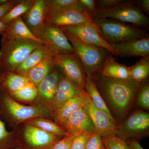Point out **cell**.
Returning <instances> with one entry per match:
<instances>
[{
  "mask_svg": "<svg viewBox=\"0 0 149 149\" xmlns=\"http://www.w3.org/2000/svg\"><path fill=\"white\" fill-rule=\"evenodd\" d=\"M141 82L130 78L117 79L104 77L102 85L107 97L112 106L120 116H123L129 109Z\"/></svg>",
  "mask_w": 149,
  "mask_h": 149,
  "instance_id": "6da1fadb",
  "label": "cell"
},
{
  "mask_svg": "<svg viewBox=\"0 0 149 149\" xmlns=\"http://www.w3.org/2000/svg\"><path fill=\"white\" fill-rule=\"evenodd\" d=\"M42 44L29 39H13L1 41L0 69L15 72L32 51Z\"/></svg>",
  "mask_w": 149,
  "mask_h": 149,
  "instance_id": "7a4b0ae2",
  "label": "cell"
},
{
  "mask_svg": "<svg viewBox=\"0 0 149 149\" xmlns=\"http://www.w3.org/2000/svg\"><path fill=\"white\" fill-rule=\"evenodd\" d=\"M102 37L110 45L126 42L147 37L144 31L136 27L109 19L94 18Z\"/></svg>",
  "mask_w": 149,
  "mask_h": 149,
  "instance_id": "3957f363",
  "label": "cell"
},
{
  "mask_svg": "<svg viewBox=\"0 0 149 149\" xmlns=\"http://www.w3.org/2000/svg\"><path fill=\"white\" fill-rule=\"evenodd\" d=\"M64 32L73 48L74 54L82 62L88 77L91 78L93 74L101 70L108 51L86 44L73 35Z\"/></svg>",
  "mask_w": 149,
  "mask_h": 149,
  "instance_id": "277c9868",
  "label": "cell"
},
{
  "mask_svg": "<svg viewBox=\"0 0 149 149\" xmlns=\"http://www.w3.org/2000/svg\"><path fill=\"white\" fill-rule=\"evenodd\" d=\"M93 17L109 19L143 27H148L149 25L148 17L143 11L127 2L112 8L97 10L93 14Z\"/></svg>",
  "mask_w": 149,
  "mask_h": 149,
  "instance_id": "5b68a950",
  "label": "cell"
},
{
  "mask_svg": "<svg viewBox=\"0 0 149 149\" xmlns=\"http://www.w3.org/2000/svg\"><path fill=\"white\" fill-rule=\"evenodd\" d=\"M1 90L0 105L3 111L19 121L42 118L52 114L50 107L45 105L28 106L19 103L8 93Z\"/></svg>",
  "mask_w": 149,
  "mask_h": 149,
  "instance_id": "8992f818",
  "label": "cell"
},
{
  "mask_svg": "<svg viewBox=\"0 0 149 149\" xmlns=\"http://www.w3.org/2000/svg\"><path fill=\"white\" fill-rule=\"evenodd\" d=\"M59 28L64 32L73 35L86 44L103 48L113 55L118 56L115 49L102 37L94 22L90 24L70 25Z\"/></svg>",
  "mask_w": 149,
  "mask_h": 149,
  "instance_id": "52a82bcc",
  "label": "cell"
},
{
  "mask_svg": "<svg viewBox=\"0 0 149 149\" xmlns=\"http://www.w3.org/2000/svg\"><path fill=\"white\" fill-rule=\"evenodd\" d=\"M92 15L74 10H61L46 13L45 23L57 27L90 24L94 22Z\"/></svg>",
  "mask_w": 149,
  "mask_h": 149,
  "instance_id": "ba28073f",
  "label": "cell"
},
{
  "mask_svg": "<svg viewBox=\"0 0 149 149\" xmlns=\"http://www.w3.org/2000/svg\"><path fill=\"white\" fill-rule=\"evenodd\" d=\"M84 96V107L92 120L95 132L102 137H108L115 134L117 126L115 120H112L104 112L94 105L85 91Z\"/></svg>",
  "mask_w": 149,
  "mask_h": 149,
  "instance_id": "9c48e42d",
  "label": "cell"
},
{
  "mask_svg": "<svg viewBox=\"0 0 149 149\" xmlns=\"http://www.w3.org/2000/svg\"><path fill=\"white\" fill-rule=\"evenodd\" d=\"M149 127V115L143 111L131 115L119 127L115 135L124 139L138 137L148 130Z\"/></svg>",
  "mask_w": 149,
  "mask_h": 149,
  "instance_id": "30bf717a",
  "label": "cell"
},
{
  "mask_svg": "<svg viewBox=\"0 0 149 149\" xmlns=\"http://www.w3.org/2000/svg\"><path fill=\"white\" fill-rule=\"evenodd\" d=\"M41 40L50 46L56 54H74V49L62 29L45 24Z\"/></svg>",
  "mask_w": 149,
  "mask_h": 149,
  "instance_id": "8fae6325",
  "label": "cell"
},
{
  "mask_svg": "<svg viewBox=\"0 0 149 149\" xmlns=\"http://www.w3.org/2000/svg\"><path fill=\"white\" fill-rule=\"evenodd\" d=\"M54 59L56 66L62 70L66 77L82 89L85 88L83 72L75 54H56Z\"/></svg>",
  "mask_w": 149,
  "mask_h": 149,
  "instance_id": "7c38bea8",
  "label": "cell"
},
{
  "mask_svg": "<svg viewBox=\"0 0 149 149\" xmlns=\"http://www.w3.org/2000/svg\"><path fill=\"white\" fill-rule=\"evenodd\" d=\"M70 135L91 136L95 132L90 116L83 106L73 113L63 124Z\"/></svg>",
  "mask_w": 149,
  "mask_h": 149,
  "instance_id": "4fadbf2b",
  "label": "cell"
},
{
  "mask_svg": "<svg viewBox=\"0 0 149 149\" xmlns=\"http://www.w3.org/2000/svg\"><path fill=\"white\" fill-rule=\"evenodd\" d=\"M46 13L45 0H35L31 8L25 14V24L32 34L40 40L45 26Z\"/></svg>",
  "mask_w": 149,
  "mask_h": 149,
  "instance_id": "5bb4252c",
  "label": "cell"
},
{
  "mask_svg": "<svg viewBox=\"0 0 149 149\" xmlns=\"http://www.w3.org/2000/svg\"><path fill=\"white\" fill-rule=\"evenodd\" d=\"M83 90L75 83L65 76L59 82L57 90L51 109L54 112L58 110L68 101L79 95Z\"/></svg>",
  "mask_w": 149,
  "mask_h": 149,
  "instance_id": "9a60e30c",
  "label": "cell"
},
{
  "mask_svg": "<svg viewBox=\"0 0 149 149\" xmlns=\"http://www.w3.org/2000/svg\"><path fill=\"white\" fill-rule=\"evenodd\" d=\"M112 47L120 56H141L148 58L149 39L146 37L126 42L112 44Z\"/></svg>",
  "mask_w": 149,
  "mask_h": 149,
  "instance_id": "2e32d148",
  "label": "cell"
},
{
  "mask_svg": "<svg viewBox=\"0 0 149 149\" xmlns=\"http://www.w3.org/2000/svg\"><path fill=\"white\" fill-rule=\"evenodd\" d=\"M56 54L54 50L46 44H42L38 47L27 57L15 72L25 76L27 72L31 68L40 63L48 57Z\"/></svg>",
  "mask_w": 149,
  "mask_h": 149,
  "instance_id": "e0dca14e",
  "label": "cell"
},
{
  "mask_svg": "<svg viewBox=\"0 0 149 149\" xmlns=\"http://www.w3.org/2000/svg\"><path fill=\"white\" fill-rule=\"evenodd\" d=\"M1 41L13 39H29L45 44L35 37L27 27L21 17H19L8 24L3 32Z\"/></svg>",
  "mask_w": 149,
  "mask_h": 149,
  "instance_id": "ac0fdd59",
  "label": "cell"
},
{
  "mask_svg": "<svg viewBox=\"0 0 149 149\" xmlns=\"http://www.w3.org/2000/svg\"><path fill=\"white\" fill-rule=\"evenodd\" d=\"M24 139L33 146L42 147L51 146L58 141V136L48 133L40 128L29 125L25 127Z\"/></svg>",
  "mask_w": 149,
  "mask_h": 149,
  "instance_id": "d6986e66",
  "label": "cell"
},
{
  "mask_svg": "<svg viewBox=\"0 0 149 149\" xmlns=\"http://www.w3.org/2000/svg\"><path fill=\"white\" fill-rule=\"evenodd\" d=\"M85 92V90H83L80 94L68 101L54 112L55 119L57 122L63 125L71 115L84 106Z\"/></svg>",
  "mask_w": 149,
  "mask_h": 149,
  "instance_id": "ffe728a7",
  "label": "cell"
},
{
  "mask_svg": "<svg viewBox=\"0 0 149 149\" xmlns=\"http://www.w3.org/2000/svg\"><path fill=\"white\" fill-rule=\"evenodd\" d=\"M101 70L104 77L117 79L131 78L128 71V67L118 62L111 55L107 57Z\"/></svg>",
  "mask_w": 149,
  "mask_h": 149,
  "instance_id": "44dd1931",
  "label": "cell"
},
{
  "mask_svg": "<svg viewBox=\"0 0 149 149\" xmlns=\"http://www.w3.org/2000/svg\"><path fill=\"white\" fill-rule=\"evenodd\" d=\"M54 56L48 57L45 59L31 68L25 74V76L36 87L38 86L56 66Z\"/></svg>",
  "mask_w": 149,
  "mask_h": 149,
  "instance_id": "7402d4cb",
  "label": "cell"
},
{
  "mask_svg": "<svg viewBox=\"0 0 149 149\" xmlns=\"http://www.w3.org/2000/svg\"><path fill=\"white\" fill-rule=\"evenodd\" d=\"M59 82L58 74L50 72L37 87L38 95L47 101L52 102Z\"/></svg>",
  "mask_w": 149,
  "mask_h": 149,
  "instance_id": "603a6c76",
  "label": "cell"
},
{
  "mask_svg": "<svg viewBox=\"0 0 149 149\" xmlns=\"http://www.w3.org/2000/svg\"><path fill=\"white\" fill-rule=\"evenodd\" d=\"M85 89L86 92L90 97L91 100L98 109L103 111L112 119L115 120L114 118L107 107L101 95L99 93L95 84L91 80V78L88 77L85 82Z\"/></svg>",
  "mask_w": 149,
  "mask_h": 149,
  "instance_id": "cb8c5ba5",
  "label": "cell"
},
{
  "mask_svg": "<svg viewBox=\"0 0 149 149\" xmlns=\"http://www.w3.org/2000/svg\"><path fill=\"white\" fill-rule=\"evenodd\" d=\"M35 0L21 1L17 4L11 9L4 16L0 19L4 24L8 25L22 15L25 14L30 10Z\"/></svg>",
  "mask_w": 149,
  "mask_h": 149,
  "instance_id": "d4e9b609",
  "label": "cell"
},
{
  "mask_svg": "<svg viewBox=\"0 0 149 149\" xmlns=\"http://www.w3.org/2000/svg\"><path fill=\"white\" fill-rule=\"evenodd\" d=\"M45 1L47 12L61 10H74L87 13L80 0H45Z\"/></svg>",
  "mask_w": 149,
  "mask_h": 149,
  "instance_id": "484cf974",
  "label": "cell"
},
{
  "mask_svg": "<svg viewBox=\"0 0 149 149\" xmlns=\"http://www.w3.org/2000/svg\"><path fill=\"white\" fill-rule=\"evenodd\" d=\"M30 123L31 125L36 126L55 136L65 137L70 135L56 123L42 118H34L30 120Z\"/></svg>",
  "mask_w": 149,
  "mask_h": 149,
  "instance_id": "4316f807",
  "label": "cell"
},
{
  "mask_svg": "<svg viewBox=\"0 0 149 149\" xmlns=\"http://www.w3.org/2000/svg\"><path fill=\"white\" fill-rule=\"evenodd\" d=\"M128 71L131 78L141 83L149 75V57L142 58L132 66L128 67Z\"/></svg>",
  "mask_w": 149,
  "mask_h": 149,
  "instance_id": "83f0119b",
  "label": "cell"
},
{
  "mask_svg": "<svg viewBox=\"0 0 149 149\" xmlns=\"http://www.w3.org/2000/svg\"><path fill=\"white\" fill-rule=\"evenodd\" d=\"M37 95V87L30 82L23 88L10 95L22 101L31 102L36 98Z\"/></svg>",
  "mask_w": 149,
  "mask_h": 149,
  "instance_id": "f1b7e54d",
  "label": "cell"
},
{
  "mask_svg": "<svg viewBox=\"0 0 149 149\" xmlns=\"http://www.w3.org/2000/svg\"><path fill=\"white\" fill-rule=\"evenodd\" d=\"M102 140L105 148L107 149H130L125 139L115 134L102 137Z\"/></svg>",
  "mask_w": 149,
  "mask_h": 149,
  "instance_id": "f546056e",
  "label": "cell"
},
{
  "mask_svg": "<svg viewBox=\"0 0 149 149\" xmlns=\"http://www.w3.org/2000/svg\"><path fill=\"white\" fill-rule=\"evenodd\" d=\"M91 136L83 134L75 135L72 140L70 149H86L87 142Z\"/></svg>",
  "mask_w": 149,
  "mask_h": 149,
  "instance_id": "4dcf8cb0",
  "label": "cell"
},
{
  "mask_svg": "<svg viewBox=\"0 0 149 149\" xmlns=\"http://www.w3.org/2000/svg\"><path fill=\"white\" fill-rule=\"evenodd\" d=\"M137 104L139 106L148 109L149 108V85L142 88L139 93L137 100Z\"/></svg>",
  "mask_w": 149,
  "mask_h": 149,
  "instance_id": "1f68e13d",
  "label": "cell"
},
{
  "mask_svg": "<svg viewBox=\"0 0 149 149\" xmlns=\"http://www.w3.org/2000/svg\"><path fill=\"white\" fill-rule=\"evenodd\" d=\"M102 137L98 133L95 132L90 137L86 145V149H104Z\"/></svg>",
  "mask_w": 149,
  "mask_h": 149,
  "instance_id": "d6a6232c",
  "label": "cell"
},
{
  "mask_svg": "<svg viewBox=\"0 0 149 149\" xmlns=\"http://www.w3.org/2000/svg\"><path fill=\"white\" fill-rule=\"evenodd\" d=\"M122 0H101L96 2V11L112 8L125 2Z\"/></svg>",
  "mask_w": 149,
  "mask_h": 149,
  "instance_id": "836d02e7",
  "label": "cell"
},
{
  "mask_svg": "<svg viewBox=\"0 0 149 149\" xmlns=\"http://www.w3.org/2000/svg\"><path fill=\"white\" fill-rule=\"evenodd\" d=\"M75 136H65L63 139L51 145L49 149H70L72 140Z\"/></svg>",
  "mask_w": 149,
  "mask_h": 149,
  "instance_id": "e575fe53",
  "label": "cell"
},
{
  "mask_svg": "<svg viewBox=\"0 0 149 149\" xmlns=\"http://www.w3.org/2000/svg\"><path fill=\"white\" fill-rule=\"evenodd\" d=\"M21 1L9 0L6 3L0 5V19Z\"/></svg>",
  "mask_w": 149,
  "mask_h": 149,
  "instance_id": "d590c367",
  "label": "cell"
},
{
  "mask_svg": "<svg viewBox=\"0 0 149 149\" xmlns=\"http://www.w3.org/2000/svg\"><path fill=\"white\" fill-rule=\"evenodd\" d=\"M86 12L93 17L96 11V1L94 0H80Z\"/></svg>",
  "mask_w": 149,
  "mask_h": 149,
  "instance_id": "8d00e7d4",
  "label": "cell"
},
{
  "mask_svg": "<svg viewBox=\"0 0 149 149\" xmlns=\"http://www.w3.org/2000/svg\"><path fill=\"white\" fill-rule=\"evenodd\" d=\"M10 135V133L7 130L5 123L0 118V149H1L3 144L6 143Z\"/></svg>",
  "mask_w": 149,
  "mask_h": 149,
  "instance_id": "74e56055",
  "label": "cell"
},
{
  "mask_svg": "<svg viewBox=\"0 0 149 149\" xmlns=\"http://www.w3.org/2000/svg\"><path fill=\"white\" fill-rule=\"evenodd\" d=\"M126 142L130 149H144L136 140L133 139Z\"/></svg>",
  "mask_w": 149,
  "mask_h": 149,
  "instance_id": "f35d334b",
  "label": "cell"
},
{
  "mask_svg": "<svg viewBox=\"0 0 149 149\" xmlns=\"http://www.w3.org/2000/svg\"><path fill=\"white\" fill-rule=\"evenodd\" d=\"M140 5L143 9L147 13H149V0H142L140 1Z\"/></svg>",
  "mask_w": 149,
  "mask_h": 149,
  "instance_id": "ab89813d",
  "label": "cell"
},
{
  "mask_svg": "<svg viewBox=\"0 0 149 149\" xmlns=\"http://www.w3.org/2000/svg\"><path fill=\"white\" fill-rule=\"evenodd\" d=\"M7 26V25L4 24L3 22L0 20V34L1 35L3 32L5 30Z\"/></svg>",
  "mask_w": 149,
  "mask_h": 149,
  "instance_id": "60d3db41",
  "label": "cell"
},
{
  "mask_svg": "<svg viewBox=\"0 0 149 149\" xmlns=\"http://www.w3.org/2000/svg\"><path fill=\"white\" fill-rule=\"evenodd\" d=\"M9 0H0V5L5 4L8 2Z\"/></svg>",
  "mask_w": 149,
  "mask_h": 149,
  "instance_id": "b9f144b4",
  "label": "cell"
},
{
  "mask_svg": "<svg viewBox=\"0 0 149 149\" xmlns=\"http://www.w3.org/2000/svg\"><path fill=\"white\" fill-rule=\"evenodd\" d=\"M104 149H107V148H105Z\"/></svg>",
  "mask_w": 149,
  "mask_h": 149,
  "instance_id": "7bdbcfd3",
  "label": "cell"
}]
</instances>
